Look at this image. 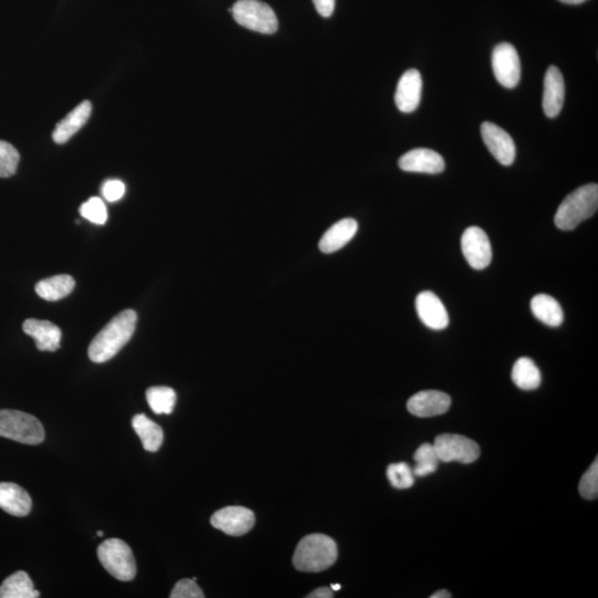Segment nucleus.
Returning <instances> with one entry per match:
<instances>
[{"instance_id": "obj_1", "label": "nucleus", "mask_w": 598, "mask_h": 598, "mask_svg": "<svg viewBox=\"0 0 598 598\" xmlns=\"http://www.w3.org/2000/svg\"><path fill=\"white\" fill-rule=\"evenodd\" d=\"M136 312L127 310L118 314L94 337L89 346L90 360L96 364L108 362L129 343L136 326Z\"/></svg>"}, {"instance_id": "obj_2", "label": "nucleus", "mask_w": 598, "mask_h": 598, "mask_svg": "<svg viewBox=\"0 0 598 598\" xmlns=\"http://www.w3.org/2000/svg\"><path fill=\"white\" fill-rule=\"evenodd\" d=\"M339 550L334 540L324 534H311L299 541L294 553V567L301 572L318 573L334 565Z\"/></svg>"}, {"instance_id": "obj_3", "label": "nucleus", "mask_w": 598, "mask_h": 598, "mask_svg": "<svg viewBox=\"0 0 598 598\" xmlns=\"http://www.w3.org/2000/svg\"><path fill=\"white\" fill-rule=\"evenodd\" d=\"M598 207V185H583L568 194L555 215V225L562 231L576 230L582 222L595 215Z\"/></svg>"}, {"instance_id": "obj_4", "label": "nucleus", "mask_w": 598, "mask_h": 598, "mask_svg": "<svg viewBox=\"0 0 598 598\" xmlns=\"http://www.w3.org/2000/svg\"><path fill=\"white\" fill-rule=\"evenodd\" d=\"M0 436L23 444L36 445L45 440L40 421L26 412L0 410Z\"/></svg>"}, {"instance_id": "obj_5", "label": "nucleus", "mask_w": 598, "mask_h": 598, "mask_svg": "<svg viewBox=\"0 0 598 598\" xmlns=\"http://www.w3.org/2000/svg\"><path fill=\"white\" fill-rule=\"evenodd\" d=\"M98 558L102 567L119 581L129 582L136 576V563L132 550L125 541H104L98 548Z\"/></svg>"}, {"instance_id": "obj_6", "label": "nucleus", "mask_w": 598, "mask_h": 598, "mask_svg": "<svg viewBox=\"0 0 598 598\" xmlns=\"http://www.w3.org/2000/svg\"><path fill=\"white\" fill-rule=\"evenodd\" d=\"M239 25L264 35H273L278 30V21L272 8L259 0H239L231 9Z\"/></svg>"}, {"instance_id": "obj_7", "label": "nucleus", "mask_w": 598, "mask_h": 598, "mask_svg": "<svg viewBox=\"0 0 598 598\" xmlns=\"http://www.w3.org/2000/svg\"><path fill=\"white\" fill-rule=\"evenodd\" d=\"M435 449L440 462L469 464L480 457V448L476 441L462 435L444 434L436 436Z\"/></svg>"}, {"instance_id": "obj_8", "label": "nucleus", "mask_w": 598, "mask_h": 598, "mask_svg": "<svg viewBox=\"0 0 598 598\" xmlns=\"http://www.w3.org/2000/svg\"><path fill=\"white\" fill-rule=\"evenodd\" d=\"M492 68L498 84L514 89L520 83V57L514 46L503 42L496 47L492 54Z\"/></svg>"}, {"instance_id": "obj_9", "label": "nucleus", "mask_w": 598, "mask_h": 598, "mask_svg": "<svg viewBox=\"0 0 598 598\" xmlns=\"http://www.w3.org/2000/svg\"><path fill=\"white\" fill-rule=\"evenodd\" d=\"M462 248L465 259L472 268H487L492 260L490 240L480 227L471 226L464 231Z\"/></svg>"}, {"instance_id": "obj_10", "label": "nucleus", "mask_w": 598, "mask_h": 598, "mask_svg": "<svg viewBox=\"0 0 598 598\" xmlns=\"http://www.w3.org/2000/svg\"><path fill=\"white\" fill-rule=\"evenodd\" d=\"M211 524L227 535L241 536L253 529L255 515L243 506H227L213 514Z\"/></svg>"}, {"instance_id": "obj_11", "label": "nucleus", "mask_w": 598, "mask_h": 598, "mask_svg": "<svg viewBox=\"0 0 598 598\" xmlns=\"http://www.w3.org/2000/svg\"><path fill=\"white\" fill-rule=\"evenodd\" d=\"M481 135L488 151L502 165L514 164L516 149L514 139L509 133L492 122H483Z\"/></svg>"}, {"instance_id": "obj_12", "label": "nucleus", "mask_w": 598, "mask_h": 598, "mask_svg": "<svg viewBox=\"0 0 598 598\" xmlns=\"http://www.w3.org/2000/svg\"><path fill=\"white\" fill-rule=\"evenodd\" d=\"M451 406L447 393L438 391H425L416 393L407 403L408 411L419 418H430L445 414Z\"/></svg>"}, {"instance_id": "obj_13", "label": "nucleus", "mask_w": 598, "mask_h": 598, "mask_svg": "<svg viewBox=\"0 0 598 598\" xmlns=\"http://www.w3.org/2000/svg\"><path fill=\"white\" fill-rule=\"evenodd\" d=\"M418 315L427 327L435 330H443L449 325L447 310L435 294L426 291L416 298Z\"/></svg>"}, {"instance_id": "obj_14", "label": "nucleus", "mask_w": 598, "mask_h": 598, "mask_svg": "<svg viewBox=\"0 0 598 598\" xmlns=\"http://www.w3.org/2000/svg\"><path fill=\"white\" fill-rule=\"evenodd\" d=\"M399 168L406 172L439 174L445 169L443 156L429 149H415L407 152L399 160Z\"/></svg>"}, {"instance_id": "obj_15", "label": "nucleus", "mask_w": 598, "mask_h": 598, "mask_svg": "<svg viewBox=\"0 0 598 598\" xmlns=\"http://www.w3.org/2000/svg\"><path fill=\"white\" fill-rule=\"evenodd\" d=\"M422 78L419 71L410 69L406 71L399 80L395 102L403 113H411L417 110L421 101Z\"/></svg>"}, {"instance_id": "obj_16", "label": "nucleus", "mask_w": 598, "mask_h": 598, "mask_svg": "<svg viewBox=\"0 0 598 598\" xmlns=\"http://www.w3.org/2000/svg\"><path fill=\"white\" fill-rule=\"evenodd\" d=\"M565 99V83L561 70L550 66L544 78L543 110L548 118H555L561 112Z\"/></svg>"}, {"instance_id": "obj_17", "label": "nucleus", "mask_w": 598, "mask_h": 598, "mask_svg": "<svg viewBox=\"0 0 598 598\" xmlns=\"http://www.w3.org/2000/svg\"><path fill=\"white\" fill-rule=\"evenodd\" d=\"M23 331L36 341L40 351H56L60 347L61 330L48 321L27 320L22 325Z\"/></svg>"}, {"instance_id": "obj_18", "label": "nucleus", "mask_w": 598, "mask_h": 598, "mask_svg": "<svg viewBox=\"0 0 598 598\" xmlns=\"http://www.w3.org/2000/svg\"><path fill=\"white\" fill-rule=\"evenodd\" d=\"M32 501L30 495L16 483H0V509L13 516L31 514Z\"/></svg>"}, {"instance_id": "obj_19", "label": "nucleus", "mask_w": 598, "mask_h": 598, "mask_svg": "<svg viewBox=\"0 0 598 598\" xmlns=\"http://www.w3.org/2000/svg\"><path fill=\"white\" fill-rule=\"evenodd\" d=\"M358 231V223L354 218H344L332 225L329 231L322 235L320 242V249L322 253L330 254L343 249L354 239Z\"/></svg>"}, {"instance_id": "obj_20", "label": "nucleus", "mask_w": 598, "mask_h": 598, "mask_svg": "<svg viewBox=\"0 0 598 598\" xmlns=\"http://www.w3.org/2000/svg\"><path fill=\"white\" fill-rule=\"evenodd\" d=\"M92 106L90 101H84L75 108L58 125L56 126L52 139L58 145L69 141L89 120Z\"/></svg>"}, {"instance_id": "obj_21", "label": "nucleus", "mask_w": 598, "mask_h": 598, "mask_svg": "<svg viewBox=\"0 0 598 598\" xmlns=\"http://www.w3.org/2000/svg\"><path fill=\"white\" fill-rule=\"evenodd\" d=\"M531 310L534 316L543 324L558 327L564 321V312L557 299L540 294L531 301Z\"/></svg>"}, {"instance_id": "obj_22", "label": "nucleus", "mask_w": 598, "mask_h": 598, "mask_svg": "<svg viewBox=\"0 0 598 598\" xmlns=\"http://www.w3.org/2000/svg\"><path fill=\"white\" fill-rule=\"evenodd\" d=\"M75 286V282L70 275H57L49 278L42 279L36 285L37 295L45 301H60L71 294Z\"/></svg>"}, {"instance_id": "obj_23", "label": "nucleus", "mask_w": 598, "mask_h": 598, "mask_svg": "<svg viewBox=\"0 0 598 598\" xmlns=\"http://www.w3.org/2000/svg\"><path fill=\"white\" fill-rule=\"evenodd\" d=\"M133 429L139 435L144 448L149 453H156L163 445L164 434L163 428L145 415H136L132 419Z\"/></svg>"}, {"instance_id": "obj_24", "label": "nucleus", "mask_w": 598, "mask_h": 598, "mask_svg": "<svg viewBox=\"0 0 598 598\" xmlns=\"http://www.w3.org/2000/svg\"><path fill=\"white\" fill-rule=\"evenodd\" d=\"M40 593L35 590L31 578L26 572L12 574L0 586V598H37Z\"/></svg>"}, {"instance_id": "obj_25", "label": "nucleus", "mask_w": 598, "mask_h": 598, "mask_svg": "<svg viewBox=\"0 0 598 598\" xmlns=\"http://www.w3.org/2000/svg\"><path fill=\"white\" fill-rule=\"evenodd\" d=\"M512 381L522 391H534L540 387L542 377L533 360L522 357L516 360L514 369H512Z\"/></svg>"}, {"instance_id": "obj_26", "label": "nucleus", "mask_w": 598, "mask_h": 598, "mask_svg": "<svg viewBox=\"0 0 598 598\" xmlns=\"http://www.w3.org/2000/svg\"><path fill=\"white\" fill-rule=\"evenodd\" d=\"M152 411L156 415L172 414L177 403V393L169 387H151L145 393Z\"/></svg>"}, {"instance_id": "obj_27", "label": "nucleus", "mask_w": 598, "mask_h": 598, "mask_svg": "<svg viewBox=\"0 0 598 598\" xmlns=\"http://www.w3.org/2000/svg\"><path fill=\"white\" fill-rule=\"evenodd\" d=\"M414 460L416 467L412 471L420 478L435 473L440 462L435 445L431 444H421L415 453Z\"/></svg>"}, {"instance_id": "obj_28", "label": "nucleus", "mask_w": 598, "mask_h": 598, "mask_svg": "<svg viewBox=\"0 0 598 598\" xmlns=\"http://www.w3.org/2000/svg\"><path fill=\"white\" fill-rule=\"evenodd\" d=\"M19 161L21 155L15 146L0 140V178L6 179L15 175Z\"/></svg>"}, {"instance_id": "obj_29", "label": "nucleus", "mask_w": 598, "mask_h": 598, "mask_svg": "<svg viewBox=\"0 0 598 598\" xmlns=\"http://www.w3.org/2000/svg\"><path fill=\"white\" fill-rule=\"evenodd\" d=\"M387 477L391 486L396 488H409L414 486L415 474L405 462L392 463L387 469Z\"/></svg>"}, {"instance_id": "obj_30", "label": "nucleus", "mask_w": 598, "mask_h": 598, "mask_svg": "<svg viewBox=\"0 0 598 598\" xmlns=\"http://www.w3.org/2000/svg\"><path fill=\"white\" fill-rule=\"evenodd\" d=\"M80 215L93 224L103 225L108 220V212L106 204L99 198H89L80 207Z\"/></svg>"}, {"instance_id": "obj_31", "label": "nucleus", "mask_w": 598, "mask_h": 598, "mask_svg": "<svg viewBox=\"0 0 598 598\" xmlns=\"http://www.w3.org/2000/svg\"><path fill=\"white\" fill-rule=\"evenodd\" d=\"M580 493L586 500H594L598 495V462L597 459L581 479Z\"/></svg>"}, {"instance_id": "obj_32", "label": "nucleus", "mask_w": 598, "mask_h": 598, "mask_svg": "<svg viewBox=\"0 0 598 598\" xmlns=\"http://www.w3.org/2000/svg\"><path fill=\"white\" fill-rule=\"evenodd\" d=\"M171 598H203L204 594L197 584V581L185 580L180 581L177 583V585L174 586L172 593L170 595Z\"/></svg>"}, {"instance_id": "obj_33", "label": "nucleus", "mask_w": 598, "mask_h": 598, "mask_svg": "<svg viewBox=\"0 0 598 598\" xmlns=\"http://www.w3.org/2000/svg\"><path fill=\"white\" fill-rule=\"evenodd\" d=\"M126 193V187L119 180H109L104 182L102 187V196L109 202H117L121 199Z\"/></svg>"}, {"instance_id": "obj_34", "label": "nucleus", "mask_w": 598, "mask_h": 598, "mask_svg": "<svg viewBox=\"0 0 598 598\" xmlns=\"http://www.w3.org/2000/svg\"><path fill=\"white\" fill-rule=\"evenodd\" d=\"M315 8L321 16L329 18L332 15L335 9V0H312Z\"/></svg>"}, {"instance_id": "obj_35", "label": "nucleus", "mask_w": 598, "mask_h": 598, "mask_svg": "<svg viewBox=\"0 0 598 598\" xmlns=\"http://www.w3.org/2000/svg\"><path fill=\"white\" fill-rule=\"evenodd\" d=\"M310 598H331L334 597V591L330 587H321L317 588L316 591L312 592L310 595H307Z\"/></svg>"}, {"instance_id": "obj_36", "label": "nucleus", "mask_w": 598, "mask_h": 598, "mask_svg": "<svg viewBox=\"0 0 598 598\" xmlns=\"http://www.w3.org/2000/svg\"><path fill=\"white\" fill-rule=\"evenodd\" d=\"M431 598H450L451 594L448 591H439L435 592L434 595L430 596Z\"/></svg>"}, {"instance_id": "obj_37", "label": "nucleus", "mask_w": 598, "mask_h": 598, "mask_svg": "<svg viewBox=\"0 0 598 598\" xmlns=\"http://www.w3.org/2000/svg\"><path fill=\"white\" fill-rule=\"evenodd\" d=\"M559 2L567 4H580L585 3L586 0H559Z\"/></svg>"}, {"instance_id": "obj_38", "label": "nucleus", "mask_w": 598, "mask_h": 598, "mask_svg": "<svg viewBox=\"0 0 598 598\" xmlns=\"http://www.w3.org/2000/svg\"><path fill=\"white\" fill-rule=\"evenodd\" d=\"M341 588L340 584H332L331 585V590L332 591H339Z\"/></svg>"}, {"instance_id": "obj_39", "label": "nucleus", "mask_w": 598, "mask_h": 598, "mask_svg": "<svg viewBox=\"0 0 598 598\" xmlns=\"http://www.w3.org/2000/svg\"><path fill=\"white\" fill-rule=\"evenodd\" d=\"M97 535H98V536H103V532H102V531H98Z\"/></svg>"}]
</instances>
